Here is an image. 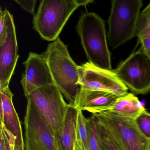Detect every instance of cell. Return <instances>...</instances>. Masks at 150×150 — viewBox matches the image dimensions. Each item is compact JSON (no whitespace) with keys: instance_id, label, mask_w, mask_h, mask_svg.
Segmentation results:
<instances>
[{"instance_id":"6da1fadb","label":"cell","mask_w":150,"mask_h":150,"mask_svg":"<svg viewBox=\"0 0 150 150\" xmlns=\"http://www.w3.org/2000/svg\"><path fill=\"white\" fill-rule=\"evenodd\" d=\"M42 54L47 61L55 85L73 106L81 87L79 66L71 57L67 46L58 38Z\"/></svg>"},{"instance_id":"7a4b0ae2","label":"cell","mask_w":150,"mask_h":150,"mask_svg":"<svg viewBox=\"0 0 150 150\" xmlns=\"http://www.w3.org/2000/svg\"><path fill=\"white\" fill-rule=\"evenodd\" d=\"M76 30L88 62L100 68L111 70V55L102 18L93 12L83 13L79 19Z\"/></svg>"},{"instance_id":"3957f363","label":"cell","mask_w":150,"mask_h":150,"mask_svg":"<svg viewBox=\"0 0 150 150\" xmlns=\"http://www.w3.org/2000/svg\"><path fill=\"white\" fill-rule=\"evenodd\" d=\"M143 6L142 0L111 1L108 34L111 48L116 49L136 36Z\"/></svg>"},{"instance_id":"277c9868","label":"cell","mask_w":150,"mask_h":150,"mask_svg":"<svg viewBox=\"0 0 150 150\" xmlns=\"http://www.w3.org/2000/svg\"><path fill=\"white\" fill-rule=\"evenodd\" d=\"M82 6L81 0H42L33 20L34 28L42 39L55 41L72 14Z\"/></svg>"},{"instance_id":"5b68a950","label":"cell","mask_w":150,"mask_h":150,"mask_svg":"<svg viewBox=\"0 0 150 150\" xmlns=\"http://www.w3.org/2000/svg\"><path fill=\"white\" fill-rule=\"evenodd\" d=\"M93 115L124 150H150V139L141 133L135 119L118 116L108 111Z\"/></svg>"},{"instance_id":"8992f818","label":"cell","mask_w":150,"mask_h":150,"mask_svg":"<svg viewBox=\"0 0 150 150\" xmlns=\"http://www.w3.org/2000/svg\"><path fill=\"white\" fill-rule=\"evenodd\" d=\"M53 133L58 131L71 105L55 84L39 88L27 96Z\"/></svg>"},{"instance_id":"52a82bcc","label":"cell","mask_w":150,"mask_h":150,"mask_svg":"<svg viewBox=\"0 0 150 150\" xmlns=\"http://www.w3.org/2000/svg\"><path fill=\"white\" fill-rule=\"evenodd\" d=\"M113 70L133 93L144 95L150 93V59L141 48Z\"/></svg>"},{"instance_id":"ba28073f","label":"cell","mask_w":150,"mask_h":150,"mask_svg":"<svg viewBox=\"0 0 150 150\" xmlns=\"http://www.w3.org/2000/svg\"><path fill=\"white\" fill-rule=\"evenodd\" d=\"M24 119L25 150H59L55 134L30 100Z\"/></svg>"},{"instance_id":"9c48e42d","label":"cell","mask_w":150,"mask_h":150,"mask_svg":"<svg viewBox=\"0 0 150 150\" xmlns=\"http://www.w3.org/2000/svg\"><path fill=\"white\" fill-rule=\"evenodd\" d=\"M79 70L81 88L111 92L119 97L128 93L129 89L113 70L103 69L86 62L79 66Z\"/></svg>"},{"instance_id":"30bf717a","label":"cell","mask_w":150,"mask_h":150,"mask_svg":"<svg viewBox=\"0 0 150 150\" xmlns=\"http://www.w3.org/2000/svg\"><path fill=\"white\" fill-rule=\"evenodd\" d=\"M6 36L0 43V89L9 87L19 57L13 18L8 10Z\"/></svg>"},{"instance_id":"8fae6325","label":"cell","mask_w":150,"mask_h":150,"mask_svg":"<svg viewBox=\"0 0 150 150\" xmlns=\"http://www.w3.org/2000/svg\"><path fill=\"white\" fill-rule=\"evenodd\" d=\"M23 64L25 72L21 83L26 97L37 88L55 84L47 61L42 54L30 52Z\"/></svg>"},{"instance_id":"7c38bea8","label":"cell","mask_w":150,"mask_h":150,"mask_svg":"<svg viewBox=\"0 0 150 150\" xmlns=\"http://www.w3.org/2000/svg\"><path fill=\"white\" fill-rule=\"evenodd\" d=\"M118 97L111 92L81 88L72 107L77 110L97 114L108 110Z\"/></svg>"},{"instance_id":"4fadbf2b","label":"cell","mask_w":150,"mask_h":150,"mask_svg":"<svg viewBox=\"0 0 150 150\" xmlns=\"http://www.w3.org/2000/svg\"><path fill=\"white\" fill-rule=\"evenodd\" d=\"M0 96L1 123L16 137V147L19 150H25L21 123L13 103L14 94L8 87L0 89Z\"/></svg>"},{"instance_id":"5bb4252c","label":"cell","mask_w":150,"mask_h":150,"mask_svg":"<svg viewBox=\"0 0 150 150\" xmlns=\"http://www.w3.org/2000/svg\"><path fill=\"white\" fill-rule=\"evenodd\" d=\"M78 112L77 109L70 106L62 126L55 134L59 150H74Z\"/></svg>"},{"instance_id":"9a60e30c","label":"cell","mask_w":150,"mask_h":150,"mask_svg":"<svg viewBox=\"0 0 150 150\" xmlns=\"http://www.w3.org/2000/svg\"><path fill=\"white\" fill-rule=\"evenodd\" d=\"M145 110L138 98L133 94L128 93L118 97L114 105L106 111L118 116L136 119Z\"/></svg>"},{"instance_id":"2e32d148","label":"cell","mask_w":150,"mask_h":150,"mask_svg":"<svg viewBox=\"0 0 150 150\" xmlns=\"http://www.w3.org/2000/svg\"><path fill=\"white\" fill-rule=\"evenodd\" d=\"M140 48L150 59V20L140 15L137 30V35Z\"/></svg>"},{"instance_id":"e0dca14e","label":"cell","mask_w":150,"mask_h":150,"mask_svg":"<svg viewBox=\"0 0 150 150\" xmlns=\"http://www.w3.org/2000/svg\"><path fill=\"white\" fill-rule=\"evenodd\" d=\"M93 116L95 118L96 129L101 150H124L117 141L97 121L94 116Z\"/></svg>"},{"instance_id":"ac0fdd59","label":"cell","mask_w":150,"mask_h":150,"mask_svg":"<svg viewBox=\"0 0 150 150\" xmlns=\"http://www.w3.org/2000/svg\"><path fill=\"white\" fill-rule=\"evenodd\" d=\"M76 124V141L85 150H89L87 123L88 118L81 110H78Z\"/></svg>"},{"instance_id":"d6986e66","label":"cell","mask_w":150,"mask_h":150,"mask_svg":"<svg viewBox=\"0 0 150 150\" xmlns=\"http://www.w3.org/2000/svg\"><path fill=\"white\" fill-rule=\"evenodd\" d=\"M0 130V150H14L16 145V137L2 123H1Z\"/></svg>"},{"instance_id":"ffe728a7","label":"cell","mask_w":150,"mask_h":150,"mask_svg":"<svg viewBox=\"0 0 150 150\" xmlns=\"http://www.w3.org/2000/svg\"><path fill=\"white\" fill-rule=\"evenodd\" d=\"M87 130L89 150H101L96 133L95 118L93 115L88 118Z\"/></svg>"},{"instance_id":"44dd1931","label":"cell","mask_w":150,"mask_h":150,"mask_svg":"<svg viewBox=\"0 0 150 150\" xmlns=\"http://www.w3.org/2000/svg\"><path fill=\"white\" fill-rule=\"evenodd\" d=\"M136 124L141 133L148 139H150V113L146 110L136 119Z\"/></svg>"},{"instance_id":"7402d4cb","label":"cell","mask_w":150,"mask_h":150,"mask_svg":"<svg viewBox=\"0 0 150 150\" xmlns=\"http://www.w3.org/2000/svg\"><path fill=\"white\" fill-rule=\"evenodd\" d=\"M6 8L3 11L1 8L0 10V43L2 42L6 38L7 29Z\"/></svg>"},{"instance_id":"603a6c76","label":"cell","mask_w":150,"mask_h":150,"mask_svg":"<svg viewBox=\"0 0 150 150\" xmlns=\"http://www.w3.org/2000/svg\"><path fill=\"white\" fill-rule=\"evenodd\" d=\"M21 8L32 15H35V7L37 1L35 0H15Z\"/></svg>"},{"instance_id":"cb8c5ba5","label":"cell","mask_w":150,"mask_h":150,"mask_svg":"<svg viewBox=\"0 0 150 150\" xmlns=\"http://www.w3.org/2000/svg\"><path fill=\"white\" fill-rule=\"evenodd\" d=\"M140 14L150 20V3L143 11L141 12Z\"/></svg>"},{"instance_id":"d4e9b609","label":"cell","mask_w":150,"mask_h":150,"mask_svg":"<svg viewBox=\"0 0 150 150\" xmlns=\"http://www.w3.org/2000/svg\"><path fill=\"white\" fill-rule=\"evenodd\" d=\"M74 150H85L82 146L76 141L75 145H74Z\"/></svg>"},{"instance_id":"484cf974","label":"cell","mask_w":150,"mask_h":150,"mask_svg":"<svg viewBox=\"0 0 150 150\" xmlns=\"http://www.w3.org/2000/svg\"><path fill=\"white\" fill-rule=\"evenodd\" d=\"M18 150V149H17V148H16V147H15V150Z\"/></svg>"},{"instance_id":"4316f807","label":"cell","mask_w":150,"mask_h":150,"mask_svg":"<svg viewBox=\"0 0 150 150\" xmlns=\"http://www.w3.org/2000/svg\"></svg>"}]
</instances>
